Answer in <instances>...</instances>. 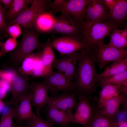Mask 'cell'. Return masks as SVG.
<instances>
[{
    "label": "cell",
    "mask_w": 127,
    "mask_h": 127,
    "mask_svg": "<svg viewBox=\"0 0 127 127\" xmlns=\"http://www.w3.org/2000/svg\"><path fill=\"white\" fill-rule=\"evenodd\" d=\"M26 121V127H54L47 120L37 115Z\"/></svg>",
    "instance_id": "cell-30"
},
{
    "label": "cell",
    "mask_w": 127,
    "mask_h": 127,
    "mask_svg": "<svg viewBox=\"0 0 127 127\" xmlns=\"http://www.w3.org/2000/svg\"><path fill=\"white\" fill-rule=\"evenodd\" d=\"M124 29L123 30H120L119 29V31L120 34L123 37L127 39V24L124 25Z\"/></svg>",
    "instance_id": "cell-39"
},
{
    "label": "cell",
    "mask_w": 127,
    "mask_h": 127,
    "mask_svg": "<svg viewBox=\"0 0 127 127\" xmlns=\"http://www.w3.org/2000/svg\"><path fill=\"white\" fill-rule=\"evenodd\" d=\"M5 105V103L0 99V114L2 111Z\"/></svg>",
    "instance_id": "cell-41"
},
{
    "label": "cell",
    "mask_w": 127,
    "mask_h": 127,
    "mask_svg": "<svg viewBox=\"0 0 127 127\" xmlns=\"http://www.w3.org/2000/svg\"><path fill=\"white\" fill-rule=\"evenodd\" d=\"M111 127H117L116 122L114 120L111 119Z\"/></svg>",
    "instance_id": "cell-42"
},
{
    "label": "cell",
    "mask_w": 127,
    "mask_h": 127,
    "mask_svg": "<svg viewBox=\"0 0 127 127\" xmlns=\"http://www.w3.org/2000/svg\"></svg>",
    "instance_id": "cell-46"
},
{
    "label": "cell",
    "mask_w": 127,
    "mask_h": 127,
    "mask_svg": "<svg viewBox=\"0 0 127 127\" xmlns=\"http://www.w3.org/2000/svg\"><path fill=\"white\" fill-rule=\"evenodd\" d=\"M95 63L91 50L84 48L79 51L77 67L73 81L74 92L89 99L96 91L100 79L96 71Z\"/></svg>",
    "instance_id": "cell-1"
},
{
    "label": "cell",
    "mask_w": 127,
    "mask_h": 127,
    "mask_svg": "<svg viewBox=\"0 0 127 127\" xmlns=\"http://www.w3.org/2000/svg\"><path fill=\"white\" fill-rule=\"evenodd\" d=\"M44 78L43 81L48 87L52 97L57 95L60 91L74 92L73 81L68 79L63 73L54 72Z\"/></svg>",
    "instance_id": "cell-9"
},
{
    "label": "cell",
    "mask_w": 127,
    "mask_h": 127,
    "mask_svg": "<svg viewBox=\"0 0 127 127\" xmlns=\"http://www.w3.org/2000/svg\"><path fill=\"white\" fill-rule=\"evenodd\" d=\"M78 96L79 102L71 123L79 124L85 127L91 118L93 110L87 97L83 95Z\"/></svg>",
    "instance_id": "cell-15"
},
{
    "label": "cell",
    "mask_w": 127,
    "mask_h": 127,
    "mask_svg": "<svg viewBox=\"0 0 127 127\" xmlns=\"http://www.w3.org/2000/svg\"><path fill=\"white\" fill-rule=\"evenodd\" d=\"M44 111L47 120L53 125H58L62 127H68L73 117L65 112L48 104Z\"/></svg>",
    "instance_id": "cell-16"
},
{
    "label": "cell",
    "mask_w": 127,
    "mask_h": 127,
    "mask_svg": "<svg viewBox=\"0 0 127 127\" xmlns=\"http://www.w3.org/2000/svg\"><path fill=\"white\" fill-rule=\"evenodd\" d=\"M31 101V95L29 93L14 107V118L18 123L26 121L36 115L32 110Z\"/></svg>",
    "instance_id": "cell-18"
},
{
    "label": "cell",
    "mask_w": 127,
    "mask_h": 127,
    "mask_svg": "<svg viewBox=\"0 0 127 127\" xmlns=\"http://www.w3.org/2000/svg\"><path fill=\"white\" fill-rule=\"evenodd\" d=\"M41 54L36 61L32 71L31 78L44 77V67L41 58Z\"/></svg>",
    "instance_id": "cell-33"
},
{
    "label": "cell",
    "mask_w": 127,
    "mask_h": 127,
    "mask_svg": "<svg viewBox=\"0 0 127 127\" xmlns=\"http://www.w3.org/2000/svg\"><path fill=\"white\" fill-rule=\"evenodd\" d=\"M3 7L7 11L10 7L12 2V0H0Z\"/></svg>",
    "instance_id": "cell-37"
},
{
    "label": "cell",
    "mask_w": 127,
    "mask_h": 127,
    "mask_svg": "<svg viewBox=\"0 0 127 127\" xmlns=\"http://www.w3.org/2000/svg\"><path fill=\"white\" fill-rule=\"evenodd\" d=\"M127 70V56L107 66L103 72L99 74V77L100 80L103 78L112 76Z\"/></svg>",
    "instance_id": "cell-24"
},
{
    "label": "cell",
    "mask_w": 127,
    "mask_h": 127,
    "mask_svg": "<svg viewBox=\"0 0 127 127\" xmlns=\"http://www.w3.org/2000/svg\"><path fill=\"white\" fill-rule=\"evenodd\" d=\"M52 1L48 0H34L30 7L19 13L7 23L8 26L19 24L23 28L32 29L39 16L43 12L49 10Z\"/></svg>",
    "instance_id": "cell-5"
},
{
    "label": "cell",
    "mask_w": 127,
    "mask_h": 127,
    "mask_svg": "<svg viewBox=\"0 0 127 127\" xmlns=\"http://www.w3.org/2000/svg\"><path fill=\"white\" fill-rule=\"evenodd\" d=\"M22 36L19 44L10 54L8 63L16 68L24 58L37 48H42L45 43L39 41V33L33 29L23 28Z\"/></svg>",
    "instance_id": "cell-2"
},
{
    "label": "cell",
    "mask_w": 127,
    "mask_h": 127,
    "mask_svg": "<svg viewBox=\"0 0 127 127\" xmlns=\"http://www.w3.org/2000/svg\"><path fill=\"white\" fill-rule=\"evenodd\" d=\"M84 22L79 21L67 13H61L56 16L52 32L81 41V32Z\"/></svg>",
    "instance_id": "cell-6"
},
{
    "label": "cell",
    "mask_w": 127,
    "mask_h": 127,
    "mask_svg": "<svg viewBox=\"0 0 127 127\" xmlns=\"http://www.w3.org/2000/svg\"><path fill=\"white\" fill-rule=\"evenodd\" d=\"M120 85L107 84L102 87L99 93L97 108H101L107 101L119 95L121 93Z\"/></svg>",
    "instance_id": "cell-22"
},
{
    "label": "cell",
    "mask_w": 127,
    "mask_h": 127,
    "mask_svg": "<svg viewBox=\"0 0 127 127\" xmlns=\"http://www.w3.org/2000/svg\"><path fill=\"white\" fill-rule=\"evenodd\" d=\"M105 7L104 0H91L85 9V21L94 23L108 21L109 13Z\"/></svg>",
    "instance_id": "cell-13"
},
{
    "label": "cell",
    "mask_w": 127,
    "mask_h": 127,
    "mask_svg": "<svg viewBox=\"0 0 127 127\" xmlns=\"http://www.w3.org/2000/svg\"><path fill=\"white\" fill-rule=\"evenodd\" d=\"M117 28L109 21L94 23L85 21L81 32V40L85 48L104 44L105 37Z\"/></svg>",
    "instance_id": "cell-3"
},
{
    "label": "cell",
    "mask_w": 127,
    "mask_h": 127,
    "mask_svg": "<svg viewBox=\"0 0 127 127\" xmlns=\"http://www.w3.org/2000/svg\"><path fill=\"white\" fill-rule=\"evenodd\" d=\"M91 0H56L53 1V9L67 13L80 21H84V12L86 6Z\"/></svg>",
    "instance_id": "cell-8"
},
{
    "label": "cell",
    "mask_w": 127,
    "mask_h": 127,
    "mask_svg": "<svg viewBox=\"0 0 127 127\" xmlns=\"http://www.w3.org/2000/svg\"><path fill=\"white\" fill-rule=\"evenodd\" d=\"M29 80V75L14 69L10 83L12 95L8 103L9 105L16 106L20 100L29 93L31 88Z\"/></svg>",
    "instance_id": "cell-7"
},
{
    "label": "cell",
    "mask_w": 127,
    "mask_h": 127,
    "mask_svg": "<svg viewBox=\"0 0 127 127\" xmlns=\"http://www.w3.org/2000/svg\"><path fill=\"white\" fill-rule=\"evenodd\" d=\"M121 93H123L127 95V86L121 85L120 86Z\"/></svg>",
    "instance_id": "cell-40"
},
{
    "label": "cell",
    "mask_w": 127,
    "mask_h": 127,
    "mask_svg": "<svg viewBox=\"0 0 127 127\" xmlns=\"http://www.w3.org/2000/svg\"><path fill=\"white\" fill-rule=\"evenodd\" d=\"M77 95L72 91H64L56 96L50 97L47 104L65 112L73 118L72 111L75 109L77 104Z\"/></svg>",
    "instance_id": "cell-10"
},
{
    "label": "cell",
    "mask_w": 127,
    "mask_h": 127,
    "mask_svg": "<svg viewBox=\"0 0 127 127\" xmlns=\"http://www.w3.org/2000/svg\"><path fill=\"white\" fill-rule=\"evenodd\" d=\"M79 51L65 55L60 59H54L53 68L64 74L70 81L73 80L77 63Z\"/></svg>",
    "instance_id": "cell-12"
},
{
    "label": "cell",
    "mask_w": 127,
    "mask_h": 127,
    "mask_svg": "<svg viewBox=\"0 0 127 127\" xmlns=\"http://www.w3.org/2000/svg\"><path fill=\"white\" fill-rule=\"evenodd\" d=\"M111 119L99 114L93 110L92 117L86 127H111Z\"/></svg>",
    "instance_id": "cell-28"
},
{
    "label": "cell",
    "mask_w": 127,
    "mask_h": 127,
    "mask_svg": "<svg viewBox=\"0 0 127 127\" xmlns=\"http://www.w3.org/2000/svg\"><path fill=\"white\" fill-rule=\"evenodd\" d=\"M127 79V70L115 75L105 77L100 79L98 86L101 88L107 84L119 85Z\"/></svg>",
    "instance_id": "cell-26"
},
{
    "label": "cell",
    "mask_w": 127,
    "mask_h": 127,
    "mask_svg": "<svg viewBox=\"0 0 127 127\" xmlns=\"http://www.w3.org/2000/svg\"><path fill=\"white\" fill-rule=\"evenodd\" d=\"M30 84L29 93L31 96V105L35 108L37 115L40 116V111L47 104L50 98L48 95L49 89L43 81H33Z\"/></svg>",
    "instance_id": "cell-11"
},
{
    "label": "cell",
    "mask_w": 127,
    "mask_h": 127,
    "mask_svg": "<svg viewBox=\"0 0 127 127\" xmlns=\"http://www.w3.org/2000/svg\"><path fill=\"white\" fill-rule=\"evenodd\" d=\"M10 89V83L5 79L0 77V99L3 100Z\"/></svg>",
    "instance_id": "cell-35"
},
{
    "label": "cell",
    "mask_w": 127,
    "mask_h": 127,
    "mask_svg": "<svg viewBox=\"0 0 127 127\" xmlns=\"http://www.w3.org/2000/svg\"><path fill=\"white\" fill-rule=\"evenodd\" d=\"M53 13L46 11L40 14L34 23L33 29L39 33L52 32L55 21Z\"/></svg>",
    "instance_id": "cell-20"
},
{
    "label": "cell",
    "mask_w": 127,
    "mask_h": 127,
    "mask_svg": "<svg viewBox=\"0 0 127 127\" xmlns=\"http://www.w3.org/2000/svg\"><path fill=\"white\" fill-rule=\"evenodd\" d=\"M41 53L31 54L24 59L19 71L22 73L31 75L35 64Z\"/></svg>",
    "instance_id": "cell-25"
},
{
    "label": "cell",
    "mask_w": 127,
    "mask_h": 127,
    "mask_svg": "<svg viewBox=\"0 0 127 127\" xmlns=\"http://www.w3.org/2000/svg\"><path fill=\"white\" fill-rule=\"evenodd\" d=\"M51 45L52 47L57 50L62 56L85 48L81 41L65 36L54 39L51 42Z\"/></svg>",
    "instance_id": "cell-14"
},
{
    "label": "cell",
    "mask_w": 127,
    "mask_h": 127,
    "mask_svg": "<svg viewBox=\"0 0 127 127\" xmlns=\"http://www.w3.org/2000/svg\"><path fill=\"white\" fill-rule=\"evenodd\" d=\"M127 97V95L121 93L118 96L107 101L101 108H97L93 110L99 114L115 120L119 111L120 106Z\"/></svg>",
    "instance_id": "cell-17"
},
{
    "label": "cell",
    "mask_w": 127,
    "mask_h": 127,
    "mask_svg": "<svg viewBox=\"0 0 127 127\" xmlns=\"http://www.w3.org/2000/svg\"><path fill=\"white\" fill-rule=\"evenodd\" d=\"M14 127H26L25 126L21 124L18 125Z\"/></svg>",
    "instance_id": "cell-43"
},
{
    "label": "cell",
    "mask_w": 127,
    "mask_h": 127,
    "mask_svg": "<svg viewBox=\"0 0 127 127\" xmlns=\"http://www.w3.org/2000/svg\"><path fill=\"white\" fill-rule=\"evenodd\" d=\"M116 122L117 127H127V120H120Z\"/></svg>",
    "instance_id": "cell-38"
},
{
    "label": "cell",
    "mask_w": 127,
    "mask_h": 127,
    "mask_svg": "<svg viewBox=\"0 0 127 127\" xmlns=\"http://www.w3.org/2000/svg\"><path fill=\"white\" fill-rule=\"evenodd\" d=\"M2 70H1L0 69V76L1 73L2 72Z\"/></svg>",
    "instance_id": "cell-44"
},
{
    "label": "cell",
    "mask_w": 127,
    "mask_h": 127,
    "mask_svg": "<svg viewBox=\"0 0 127 127\" xmlns=\"http://www.w3.org/2000/svg\"><path fill=\"white\" fill-rule=\"evenodd\" d=\"M17 44L16 39L11 37L8 38L4 42L0 41V51L1 55H4L15 49Z\"/></svg>",
    "instance_id": "cell-32"
},
{
    "label": "cell",
    "mask_w": 127,
    "mask_h": 127,
    "mask_svg": "<svg viewBox=\"0 0 127 127\" xmlns=\"http://www.w3.org/2000/svg\"><path fill=\"white\" fill-rule=\"evenodd\" d=\"M14 116V107H12L2 115L0 121V127H14L13 122Z\"/></svg>",
    "instance_id": "cell-29"
},
{
    "label": "cell",
    "mask_w": 127,
    "mask_h": 127,
    "mask_svg": "<svg viewBox=\"0 0 127 127\" xmlns=\"http://www.w3.org/2000/svg\"><path fill=\"white\" fill-rule=\"evenodd\" d=\"M7 11L2 4L0 0V35L6 37L8 35L7 32L8 26L6 19Z\"/></svg>",
    "instance_id": "cell-31"
},
{
    "label": "cell",
    "mask_w": 127,
    "mask_h": 127,
    "mask_svg": "<svg viewBox=\"0 0 127 127\" xmlns=\"http://www.w3.org/2000/svg\"><path fill=\"white\" fill-rule=\"evenodd\" d=\"M7 32L11 37L16 39L22 33V30L20 24L15 23L8 26Z\"/></svg>",
    "instance_id": "cell-34"
},
{
    "label": "cell",
    "mask_w": 127,
    "mask_h": 127,
    "mask_svg": "<svg viewBox=\"0 0 127 127\" xmlns=\"http://www.w3.org/2000/svg\"><path fill=\"white\" fill-rule=\"evenodd\" d=\"M51 42L50 39L48 38L45 43L41 53V58L44 67V77L54 72L52 64L55 58V55Z\"/></svg>",
    "instance_id": "cell-21"
},
{
    "label": "cell",
    "mask_w": 127,
    "mask_h": 127,
    "mask_svg": "<svg viewBox=\"0 0 127 127\" xmlns=\"http://www.w3.org/2000/svg\"><path fill=\"white\" fill-rule=\"evenodd\" d=\"M32 0H12V4L7 11L6 19L7 23L12 20L22 12L28 7L32 3Z\"/></svg>",
    "instance_id": "cell-23"
},
{
    "label": "cell",
    "mask_w": 127,
    "mask_h": 127,
    "mask_svg": "<svg viewBox=\"0 0 127 127\" xmlns=\"http://www.w3.org/2000/svg\"><path fill=\"white\" fill-rule=\"evenodd\" d=\"M110 41L108 44L116 48L123 49L127 46V39L119 33V28L114 29L108 35Z\"/></svg>",
    "instance_id": "cell-27"
},
{
    "label": "cell",
    "mask_w": 127,
    "mask_h": 127,
    "mask_svg": "<svg viewBox=\"0 0 127 127\" xmlns=\"http://www.w3.org/2000/svg\"><path fill=\"white\" fill-rule=\"evenodd\" d=\"M118 0H104L105 6L109 10V12L112 11L116 4Z\"/></svg>",
    "instance_id": "cell-36"
},
{
    "label": "cell",
    "mask_w": 127,
    "mask_h": 127,
    "mask_svg": "<svg viewBox=\"0 0 127 127\" xmlns=\"http://www.w3.org/2000/svg\"><path fill=\"white\" fill-rule=\"evenodd\" d=\"M108 13V21L116 28L124 26L127 17V0H118L112 11Z\"/></svg>",
    "instance_id": "cell-19"
},
{
    "label": "cell",
    "mask_w": 127,
    "mask_h": 127,
    "mask_svg": "<svg viewBox=\"0 0 127 127\" xmlns=\"http://www.w3.org/2000/svg\"><path fill=\"white\" fill-rule=\"evenodd\" d=\"M1 52L0 51V57L1 56Z\"/></svg>",
    "instance_id": "cell-45"
},
{
    "label": "cell",
    "mask_w": 127,
    "mask_h": 127,
    "mask_svg": "<svg viewBox=\"0 0 127 127\" xmlns=\"http://www.w3.org/2000/svg\"><path fill=\"white\" fill-rule=\"evenodd\" d=\"M91 50L97 66L102 69L111 63L119 61L127 56V49H120L103 44L95 46Z\"/></svg>",
    "instance_id": "cell-4"
}]
</instances>
